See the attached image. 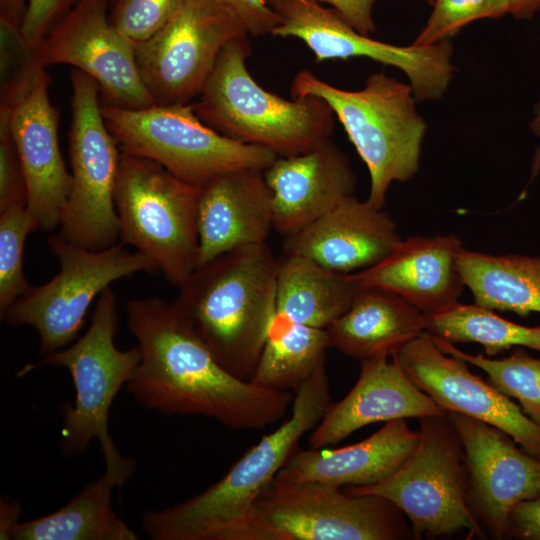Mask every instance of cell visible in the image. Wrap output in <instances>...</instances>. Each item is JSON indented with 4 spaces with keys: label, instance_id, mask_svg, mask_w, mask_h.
Wrapping results in <instances>:
<instances>
[{
    "label": "cell",
    "instance_id": "cell-1",
    "mask_svg": "<svg viewBox=\"0 0 540 540\" xmlns=\"http://www.w3.org/2000/svg\"><path fill=\"white\" fill-rule=\"evenodd\" d=\"M126 310L141 353L126 388L142 406L165 416L211 418L233 430L263 429L286 413L293 393L227 372L173 302L132 299Z\"/></svg>",
    "mask_w": 540,
    "mask_h": 540
},
{
    "label": "cell",
    "instance_id": "cell-2",
    "mask_svg": "<svg viewBox=\"0 0 540 540\" xmlns=\"http://www.w3.org/2000/svg\"><path fill=\"white\" fill-rule=\"evenodd\" d=\"M278 264L267 242L233 249L196 267L173 302L216 361L244 381L277 313Z\"/></svg>",
    "mask_w": 540,
    "mask_h": 540
},
{
    "label": "cell",
    "instance_id": "cell-3",
    "mask_svg": "<svg viewBox=\"0 0 540 540\" xmlns=\"http://www.w3.org/2000/svg\"><path fill=\"white\" fill-rule=\"evenodd\" d=\"M330 404L324 361L294 391L288 419L263 436L202 493L162 510L147 511L142 517V531L152 540H243L257 498Z\"/></svg>",
    "mask_w": 540,
    "mask_h": 540
},
{
    "label": "cell",
    "instance_id": "cell-4",
    "mask_svg": "<svg viewBox=\"0 0 540 540\" xmlns=\"http://www.w3.org/2000/svg\"><path fill=\"white\" fill-rule=\"evenodd\" d=\"M248 37L228 43L197 101V116L220 134L263 146L278 156L307 152L330 137L335 114L315 96L282 98L265 90L251 76L246 61Z\"/></svg>",
    "mask_w": 540,
    "mask_h": 540
},
{
    "label": "cell",
    "instance_id": "cell-5",
    "mask_svg": "<svg viewBox=\"0 0 540 540\" xmlns=\"http://www.w3.org/2000/svg\"><path fill=\"white\" fill-rule=\"evenodd\" d=\"M304 96L321 98L330 106L368 168L367 201L383 209L390 185L409 180L419 168L427 126L410 84L378 72L362 89L351 91L304 69L293 78L291 97Z\"/></svg>",
    "mask_w": 540,
    "mask_h": 540
},
{
    "label": "cell",
    "instance_id": "cell-6",
    "mask_svg": "<svg viewBox=\"0 0 540 540\" xmlns=\"http://www.w3.org/2000/svg\"><path fill=\"white\" fill-rule=\"evenodd\" d=\"M117 325L116 297L108 287L100 294L83 336L68 347L24 366L17 376L47 364L65 367L71 374L75 399L63 409V451L69 455L82 453L91 440L97 439L106 469L132 474L135 470L133 459L120 454L110 435L109 413L116 395L139 364L141 353L138 346L128 350L116 347Z\"/></svg>",
    "mask_w": 540,
    "mask_h": 540
},
{
    "label": "cell",
    "instance_id": "cell-7",
    "mask_svg": "<svg viewBox=\"0 0 540 540\" xmlns=\"http://www.w3.org/2000/svg\"><path fill=\"white\" fill-rule=\"evenodd\" d=\"M200 192L157 162L121 151L114 189L120 242L151 258L177 287L197 267Z\"/></svg>",
    "mask_w": 540,
    "mask_h": 540
},
{
    "label": "cell",
    "instance_id": "cell-8",
    "mask_svg": "<svg viewBox=\"0 0 540 540\" xmlns=\"http://www.w3.org/2000/svg\"><path fill=\"white\" fill-rule=\"evenodd\" d=\"M418 431L414 451L393 474L343 491L390 500L409 520L415 539L463 529L469 537L488 538L469 506L465 451L448 413L419 418Z\"/></svg>",
    "mask_w": 540,
    "mask_h": 540
},
{
    "label": "cell",
    "instance_id": "cell-9",
    "mask_svg": "<svg viewBox=\"0 0 540 540\" xmlns=\"http://www.w3.org/2000/svg\"><path fill=\"white\" fill-rule=\"evenodd\" d=\"M323 482L275 479L257 498L243 540H409L405 514L373 494Z\"/></svg>",
    "mask_w": 540,
    "mask_h": 540
},
{
    "label": "cell",
    "instance_id": "cell-10",
    "mask_svg": "<svg viewBox=\"0 0 540 540\" xmlns=\"http://www.w3.org/2000/svg\"><path fill=\"white\" fill-rule=\"evenodd\" d=\"M102 114L120 150L150 159L179 179L203 186L234 169H267L269 148L226 137L205 124L191 103L127 109L103 104Z\"/></svg>",
    "mask_w": 540,
    "mask_h": 540
},
{
    "label": "cell",
    "instance_id": "cell-11",
    "mask_svg": "<svg viewBox=\"0 0 540 540\" xmlns=\"http://www.w3.org/2000/svg\"><path fill=\"white\" fill-rule=\"evenodd\" d=\"M48 245L60 264L58 274L43 285L30 286L1 311V319L9 325H28L37 331L44 356L75 339L94 298L112 282L139 271L158 270L151 258L131 252L122 242L90 250L58 234L49 237Z\"/></svg>",
    "mask_w": 540,
    "mask_h": 540
},
{
    "label": "cell",
    "instance_id": "cell-12",
    "mask_svg": "<svg viewBox=\"0 0 540 540\" xmlns=\"http://www.w3.org/2000/svg\"><path fill=\"white\" fill-rule=\"evenodd\" d=\"M70 79L72 189L59 234L76 246L102 250L120 238L114 189L121 150L104 120L96 81L77 69Z\"/></svg>",
    "mask_w": 540,
    "mask_h": 540
},
{
    "label": "cell",
    "instance_id": "cell-13",
    "mask_svg": "<svg viewBox=\"0 0 540 540\" xmlns=\"http://www.w3.org/2000/svg\"><path fill=\"white\" fill-rule=\"evenodd\" d=\"M248 35L225 6L184 0L158 32L135 43L139 74L154 105L189 104L200 95L222 49Z\"/></svg>",
    "mask_w": 540,
    "mask_h": 540
},
{
    "label": "cell",
    "instance_id": "cell-14",
    "mask_svg": "<svg viewBox=\"0 0 540 540\" xmlns=\"http://www.w3.org/2000/svg\"><path fill=\"white\" fill-rule=\"evenodd\" d=\"M279 17L272 36L302 40L316 62L366 57L400 69L418 101L443 96L453 77L452 46H398L372 39L353 28L335 9L315 0H268Z\"/></svg>",
    "mask_w": 540,
    "mask_h": 540
},
{
    "label": "cell",
    "instance_id": "cell-15",
    "mask_svg": "<svg viewBox=\"0 0 540 540\" xmlns=\"http://www.w3.org/2000/svg\"><path fill=\"white\" fill-rule=\"evenodd\" d=\"M39 66L66 64L96 81L106 105H154L139 74L135 44L109 20L108 0H79L35 50Z\"/></svg>",
    "mask_w": 540,
    "mask_h": 540
},
{
    "label": "cell",
    "instance_id": "cell-16",
    "mask_svg": "<svg viewBox=\"0 0 540 540\" xmlns=\"http://www.w3.org/2000/svg\"><path fill=\"white\" fill-rule=\"evenodd\" d=\"M465 451L470 509L493 539L509 535V515L520 502L540 496V459L481 420L449 412Z\"/></svg>",
    "mask_w": 540,
    "mask_h": 540
},
{
    "label": "cell",
    "instance_id": "cell-17",
    "mask_svg": "<svg viewBox=\"0 0 540 540\" xmlns=\"http://www.w3.org/2000/svg\"><path fill=\"white\" fill-rule=\"evenodd\" d=\"M395 356L410 380L445 412L495 426L540 459V426L510 397L472 373L466 361L443 352L430 333L423 332Z\"/></svg>",
    "mask_w": 540,
    "mask_h": 540
},
{
    "label": "cell",
    "instance_id": "cell-18",
    "mask_svg": "<svg viewBox=\"0 0 540 540\" xmlns=\"http://www.w3.org/2000/svg\"><path fill=\"white\" fill-rule=\"evenodd\" d=\"M50 78L39 67L28 92L9 107V127L22 164L27 205L37 230L59 226L72 189L58 143L59 116L52 105Z\"/></svg>",
    "mask_w": 540,
    "mask_h": 540
},
{
    "label": "cell",
    "instance_id": "cell-19",
    "mask_svg": "<svg viewBox=\"0 0 540 540\" xmlns=\"http://www.w3.org/2000/svg\"><path fill=\"white\" fill-rule=\"evenodd\" d=\"M272 192L273 229L297 234L354 195L356 178L346 155L329 139L282 157L264 170Z\"/></svg>",
    "mask_w": 540,
    "mask_h": 540
},
{
    "label": "cell",
    "instance_id": "cell-20",
    "mask_svg": "<svg viewBox=\"0 0 540 540\" xmlns=\"http://www.w3.org/2000/svg\"><path fill=\"white\" fill-rule=\"evenodd\" d=\"M360 363V375L354 387L342 400L329 405L312 430L308 438L310 448L336 444L376 422L447 413L410 380L395 355Z\"/></svg>",
    "mask_w": 540,
    "mask_h": 540
},
{
    "label": "cell",
    "instance_id": "cell-21",
    "mask_svg": "<svg viewBox=\"0 0 540 540\" xmlns=\"http://www.w3.org/2000/svg\"><path fill=\"white\" fill-rule=\"evenodd\" d=\"M400 241L396 224L383 209L352 195L302 231L285 237L283 251L351 274L383 260Z\"/></svg>",
    "mask_w": 540,
    "mask_h": 540
},
{
    "label": "cell",
    "instance_id": "cell-22",
    "mask_svg": "<svg viewBox=\"0 0 540 540\" xmlns=\"http://www.w3.org/2000/svg\"><path fill=\"white\" fill-rule=\"evenodd\" d=\"M273 229L272 192L264 171L224 172L201 186L197 267L233 249L261 244Z\"/></svg>",
    "mask_w": 540,
    "mask_h": 540
},
{
    "label": "cell",
    "instance_id": "cell-23",
    "mask_svg": "<svg viewBox=\"0 0 540 540\" xmlns=\"http://www.w3.org/2000/svg\"><path fill=\"white\" fill-rule=\"evenodd\" d=\"M462 248L454 235L401 239L383 260L353 275L362 287L393 292L431 315L458 302L464 287L457 265Z\"/></svg>",
    "mask_w": 540,
    "mask_h": 540
},
{
    "label": "cell",
    "instance_id": "cell-24",
    "mask_svg": "<svg viewBox=\"0 0 540 540\" xmlns=\"http://www.w3.org/2000/svg\"><path fill=\"white\" fill-rule=\"evenodd\" d=\"M419 440L405 419L385 422L363 441L340 449L297 450L278 471L281 483L323 482L335 486L376 484L393 474Z\"/></svg>",
    "mask_w": 540,
    "mask_h": 540
},
{
    "label": "cell",
    "instance_id": "cell-25",
    "mask_svg": "<svg viewBox=\"0 0 540 540\" xmlns=\"http://www.w3.org/2000/svg\"><path fill=\"white\" fill-rule=\"evenodd\" d=\"M427 329L426 315L399 295L362 287L328 328L331 347L364 361L391 357Z\"/></svg>",
    "mask_w": 540,
    "mask_h": 540
},
{
    "label": "cell",
    "instance_id": "cell-26",
    "mask_svg": "<svg viewBox=\"0 0 540 540\" xmlns=\"http://www.w3.org/2000/svg\"><path fill=\"white\" fill-rule=\"evenodd\" d=\"M132 474L106 469L60 509L18 522L10 531L14 540H138L139 535L112 508V491Z\"/></svg>",
    "mask_w": 540,
    "mask_h": 540
},
{
    "label": "cell",
    "instance_id": "cell-27",
    "mask_svg": "<svg viewBox=\"0 0 540 540\" xmlns=\"http://www.w3.org/2000/svg\"><path fill=\"white\" fill-rule=\"evenodd\" d=\"M361 288L353 273L334 272L304 256L284 254L277 271L276 311L292 322L327 329Z\"/></svg>",
    "mask_w": 540,
    "mask_h": 540
},
{
    "label": "cell",
    "instance_id": "cell-28",
    "mask_svg": "<svg viewBox=\"0 0 540 540\" xmlns=\"http://www.w3.org/2000/svg\"><path fill=\"white\" fill-rule=\"evenodd\" d=\"M457 265L476 304L521 316L540 313V256L459 251Z\"/></svg>",
    "mask_w": 540,
    "mask_h": 540
},
{
    "label": "cell",
    "instance_id": "cell-29",
    "mask_svg": "<svg viewBox=\"0 0 540 540\" xmlns=\"http://www.w3.org/2000/svg\"><path fill=\"white\" fill-rule=\"evenodd\" d=\"M331 347L327 329L292 322L276 313L251 382L294 391L326 361Z\"/></svg>",
    "mask_w": 540,
    "mask_h": 540
},
{
    "label": "cell",
    "instance_id": "cell-30",
    "mask_svg": "<svg viewBox=\"0 0 540 540\" xmlns=\"http://www.w3.org/2000/svg\"><path fill=\"white\" fill-rule=\"evenodd\" d=\"M431 335L451 343H478L487 356H494L513 347L540 352V326L530 327L506 320L492 310L459 302L431 315H426Z\"/></svg>",
    "mask_w": 540,
    "mask_h": 540
},
{
    "label": "cell",
    "instance_id": "cell-31",
    "mask_svg": "<svg viewBox=\"0 0 540 540\" xmlns=\"http://www.w3.org/2000/svg\"><path fill=\"white\" fill-rule=\"evenodd\" d=\"M432 337L443 352L482 369L489 383L508 397L518 400L524 414L540 426V358L527 354L521 347H515L508 357L491 359L482 354H468L451 342Z\"/></svg>",
    "mask_w": 540,
    "mask_h": 540
},
{
    "label": "cell",
    "instance_id": "cell-32",
    "mask_svg": "<svg viewBox=\"0 0 540 540\" xmlns=\"http://www.w3.org/2000/svg\"><path fill=\"white\" fill-rule=\"evenodd\" d=\"M37 230L26 206L0 212V312L30 288L23 271L27 236Z\"/></svg>",
    "mask_w": 540,
    "mask_h": 540
},
{
    "label": "cell",
    "instance_id": "cell-33",
    "mask_svg": "<svg viewBox=\"0 0 540 540\" xmlns=\"http://www.w3.org/2000/svg\"><path fill=\"white\" fill-rule=\"evenodd\" d=\"M432 5V12L413 45L448 41L475 20L497 19L510 12V0H434Z\"/></svg>",
    "mask_w": 540,
    "mask_h": 540
},
{
    "label": "cell",
    "instance_id": "cell-34",
    "mask_svg": "<svg viewBox=\"0 0 540 540\" xmlns=\"http://www.w3.org/2000/svg\"><path fill=\"white\" fill-rule=\"evenodd\" d=\"M184 0H108L110 22L132 42L147 40L180 9Z\"/></svg>",
    "mask_w": 540,
    "mask_h": 540
},
{
    "label": "cell",
    "instance_id": "cell-35",
    "mask_svg": "<svg viewBox=\"0 0 540 540\" xmlns=\"http://www.w3.org/2000/svg\"><path fill=\"white\" fill-rule=\"evenodd\" d=\"M1 34V65H15L30 56L35 50L30 49L21 34V30L8 25H0ZM41 67L36 57L20 63L9 71L1 73V80L8 78L12 72V80L5 86H1L0 106L12 107L29 90L38 68Z\"/></svg>",
    "mask_w": 540,
    "mask_h": 540
},
{
    "label": "cell",
    "instance_id": "cell-36",
    "mask_svg": "<svg viewBox=\"0 0 540 540\" xmlns=\"http://www.w3.org/2000/svg\"><path fill=\"white\" fill-rule=\"evenodd\" d=\"M8 116L9 107L0 106V212L27 205L26 180Z\"/></svg>",
    "mask_w": 540,
    "mask_h": 540
},
{
    "label": "cell",
    "instance_id": "cell-37",
    "mask_svg": "<svg viewBox=\"0 0 540 540\" xmlns=\"http://www.w3.org/2000/svg\"><path fill=\"white\" fill-rule=\"evenodd\" d=\"M79 0H28L21 26L26 45L36 50L51 28L63 18Z\"/></svg>",
    "mask_w": 540,
    "mask_h": 540
},
{
    "label": "cell",
    "instance_id": "cell-38",
    "mask_svg": "<svg viewBox=\"0 0 540 540\" xmlns=\"http://www.w3.org/2000/svg\"><path fill=\"white\" fill-rule=\"evenodd\" d=\"M235 13L244 24L249 35L254 37L271 35L279 23V17L268 0H212Z\"/></svg>",
    "mask_w": 540,
    "mask_h": 540
},
{
    "label": "cell",
    "instance_id": "cell-39",
    "mask_svg": "<svg viewBox=\"0 0 540 540\" xmlns=\"http://www.w3.org/2000/svg\"><path fill=\"white\" fill-rule=\"evenodd\" d=\"M335 9L353 28L369 36L375 32L373 7L377 0H315Z\"/></svg>",
    "mask_w": 540,
    "mask_h": 540
},
{
    "label": "cell",
    "instance_id": "cell-40",
    "mask_svg": "<svg viewBox=\"0 0 540 540\" xmlns=\"http://www.w3.org/2000/svg\"><path fill=\"white\" fill-rule=\"evenodd\" d=\"M540 540V496L518 503L509 515V535Z\"/></svg>",
    "mask_w": 540,
    "mask_h": 540
},
{
    "label": "cell",
    "instance_id": "cell-41",
    "mask_svg": "<svg viewBox=\"0 0 540 540\" xmlns=\"http://www.w3.org/2000/svg\"><path fill=\"white\" fill-rule=\"evenodd\" d=\"M28 0H0V24L21 30Z\"/></svg>",
    "mask_w": 540,
    "mask_h": 540
},
{
    "label": "cell",
    "instance_id": "cell-42",
    "mask_svg": "<svg viewBox=\"0 0 540 540\" xmlns=\"http://www.w3.org/2000/svg\"><path fill=\"white\" fill-rule=\"evenodd\" d=\"M20 509L19 505L13 502H9L6 499L1 500V524H0V538L9 539L11 529L20 522L19 519Z\"/></svg>",
    "mask_w": 540,
    "mask_h": 540
},
{
    "label": "cell",
    "instance_id": "cell-43",
    "mask_svg": "<svg viewBox=\"0 0 540 540\" xmlns=\"http://www.w3.org/2000/svg\"><path fill=\"white\" fill-rule=\"evenodd\" d=\"M540 9V0H510V12L517 19H531Z\"/></svg>",
    "mask_w": 540,
    "mask_h": 540
},
{
    "label": "cell",
    "instance_id": "cell-44",
    "mask_svg": "<svg viewBox=\"0 0 540 540\" xmlns=\"http://www.w3.org/2000/svg\"><path fill=\"white\" fill-rule=\"evenodd\" d=\"M531 129L534 132V134L539 138L540 140V102L537 104L535 108V116L533 120L531 121ZM540 169V145L534 155L533 164H532V178L535 177L538 174V171Z\"/></svg>",
    "mask_w": 540,
    "mask_h": 540
},
{
    "label": "cell",
    "instance_id": "cell-45",
    "mask_svg": "<svg viewBox=\"0 0 540 540\" xmlns=\"http://www.w3.org/2000/svg\"><path fill=\"white\" fill-rule=\"evenodd\" d=\"M424 1H426L429 4H433V2H434V0H424Z\"/></svg>",
    "mask_w": 540,
    "mask_h": 540
}]
</instances>
